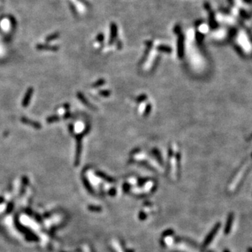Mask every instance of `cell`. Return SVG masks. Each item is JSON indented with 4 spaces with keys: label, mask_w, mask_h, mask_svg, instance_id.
Returning <instances> with one entry per match:
<instances>
[{
    "label": "cell",
    "mask_w": 252,
    "mask_h": 252,
    "mask_svg": "<svg viewBox=\"0 0 252 252\" xmlns=\"http://www.w3.org/2000/svg\"><path fill=\"white\" fill-rule=\"evenodd\" d=\"M220 227H221V223H217V224H216L215 226H214V228H212V231H211L210 232H209V234H208V235L207 236V237L205 238V239L204 245H203L205 246V247H206V246L209 245V244L211 243V242H212V239L214 238V237H215V235H217V232H218V231H219V228H220Z\"/></svg>",
    "instance_id": "obj_1"
},
{
    "label": "cell",
    "mask_w": 252,
    "mask_h": 252,
    "mask_svg": "<svg viewBox=\"0 0 252 252\" xmlns=\"http://www.w3.org/2000/svg\"><path fill=\"white\" fill-rule=\"evenodd\" d=\"M233 220H234V214L233 212L230 213L229 215H228V219H227L226 224L224 228V233L225 235H228L231 231V228L233 226Z\"/></svg>",
    "instance_id": "obj_2"
},
{
    "label": "cell",
    "mask_w": 252,
    "mask_h": 252,
    "mask_svg": "<svg viewBox=\"0 0 252 252\" xmlns=\"http://www.w3.org/2000/svg\"><path fill=\"white\" fill-rule=\"evenodd\" d=\"M33 91L34 90L32 88H29L27 89V91L25 95L24 99L23 100V102H22V105L24 106V107H27V106L29 105Z\"/></svg>",
    "instance_id": "obj_3"
},
{
    "label": "cell",
    "mask_w": 252,
    "mask_h": 252,
    "mask_svg": "<svg viewBox=\"0 0 252 252\" xmlns=\"http://www.w3.org/2000/svg\"><path fill=\"white\" fill-rule=\"evenodd\" d=\"M21 121L23 122L25 124L29 125V126L34 127V128H35L36 129H40V128H41V125L38 123V122L33 121V120L30 119H28V118H25V117H22Z\"/></svg>",
    "instance_id": "obj_4"
},
{
    "label": "cell",
    "mask_w": 252,
    "mask_h": 252,
    "mask_svg": "<svg viewBox=\"0 0 252 252\" xmlns=\"http://www.w3.org/2000/svg\"><path fill=\"white\" fill-rule=\"evenodd\" d=\"M37 48L38 50H46V51H57V50H58L59 47L55 46H48V45H44V44H37Z\"/></svg>",
    "instance_id": "obj_5"
},
{
    "label": "cell",
    "mask_w": 252,
    "mask_h": 252,
    "mask_svg": "<svg viewBox=\"0 0 252 252\" xmlns=\"http://www.w3.org/2000/svg\"><path fill=\"white\" fill-rule=\"evenodd\" d=\"M59 37H60V34H59V32H55V33H53L52 34H51V35L48 36V37H47L46 38V41L47 42L55 40V39H57Z\"/></svg>",
    "instance_id": "obj_6"
},
{
    "label": "cell",
    "mask_w": 252,
    "mask_h": 252,
    "mask_svg": "<svg viewBox=\"0 0 252 252\" xmlns=\"http://www.w3.org/2000/svg\"><path fill=\"white\" fill-rule=\"evenodd\" d=\"M111 32H112V37H115L116 36V33H117V27L116 25L115 24H112L111 25Z\"/></svg>",
    "instance_id": "obj_7"
},
{
    "label": "cell",
    "mask_w": 252,
    "mask_h": 252,
    "mask_svg": "<svg viewBox=\"0 0 252 252\" xmlns=\"http://www.w3.org/2000/svg\"><path fill=\"white\" fill-rule=\"evenodd\" d=\"M60 120V118H59L58 116H51V117H48V118H47V122H48V123H53V122H55V121H57V120Z\"/></svg>",
    "instance_id": "obj_8"
},
{
    "label": "cell",
    "mask_w": 252,
    "mask_h": 252,
    "mask_svg": "<svg viewBox=\"0 0 252 252\" xmlns=\"http://www.w3.org/2000/svg\"><path fill=\"white\" fill-rule=\"evenodd\" d=\"M180 30H181V29H180V27L179 26H176V27H175L174 32H176V33H179V32H180Z\"/></svg>",
    "instance_id": "obj_9"
},
{
    "label": "cell",
    "mask_w": 252,
    "mask_h": 252,
    "mask_svg": "<svg viewBox=\"0 0 252 252\" xmlns=\"http://www.w3.org/2000/svg\"><path fill=\"white\" fill-rule=\"evenodd\" d=\"M98 39L99 40V41H102V39H103V35H102V34H100V35H98Z\"/></svg>",
    "instance_id": "obj_10"
},
{
    "label": "cell",
    "mask_w": 252,
    "mask_h": 252,
    "mask_svg": "<svg viewBox=\"0 0 252 252\" xmlns=\"http://www.w3.org/2000/svg\"><path fill=\"white\" fill-rule=\"evenodd\" d=\"M247 252H252V247H248L247 249Z\"/></svg>",
    "instance_id": "obj_11"
},
{
    "label": "cell",
    "mask_w": 252,
    "mask_h": 252,
    "mask_svg": "<svg viewBox=\"0 0 252 252\" xmlns=\"http://www.w3.org/2000/svg\"><path fill=\"white\" fill-rule=\"evenodd\" d=\"M223 252H231V251H229L228 249H225L224 251H223Z\"/></svg>",
    "instance_id": "obj_12"
},
{
    "label": "cell",
    "mask_w": 252,
    "mask_h": 252,
    "mask_svg": "<svg viewBox=\"0 0 252 252\" xmlns=\"http://www.w3.org/2000/svg\"><path fill=\"white\" fill-rule=\"evenodd\" d=\"M251 138H252V134H251V137H250V139Z\"/></svg>",
    "instance_id": "obj_13"
}]
</instances>
